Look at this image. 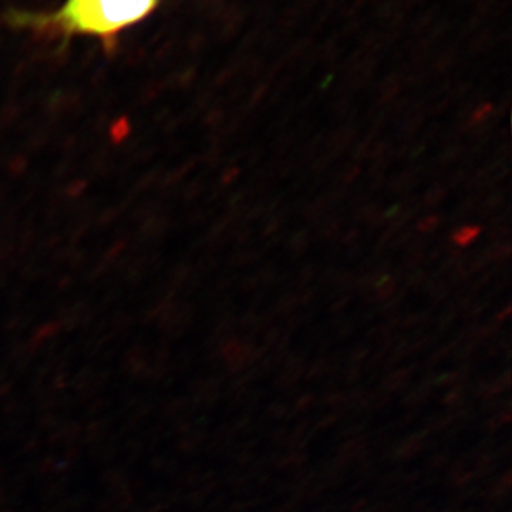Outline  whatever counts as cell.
Returning a JSON list of instances; mask_svg holds the SVG:
<instances>
[{
    "instance_id": "3957f363",
    "label": "cell",
    "mask_w": 512,
    "mask_h": 512,
    "mask_svg": "<svg viewBox=\"0 0 512 512\" xmlns=\"http://www.w3.org/2000/svg\"><path fill=\"white\" fill-rule=\"evenodd\" d=\"M481 229L480 227H474V225H467V227H463L458 229V231L454 232L453 239L454 244L458 245V247H467L471 242L476 241L478 235H480Z\"/></svg>"
},
{
    "instance_id": "9c48e42d",
    "label": "cell",
    "mask_w": 512,
    "mask_h": 512,
    "mask_svg": "<svg viewBox=\"0 0 512 512\" xmlns=\"http://www.w3.org/2000/svg\"><path fill=\"white\" fill-rule=\"evenodd\" d=\"M461 156V147L453 146L448 147L447 150H444L443 156L440 157L441 163L443 164H451L454 161H457Z\"/></svg>"
},
{
    "instance_id": "6da1fadb",
    "label": "cell",
    "mask_w": 512,
    "mask_h": 512,
    "mask_svg": "<svg viewBox=\"0 0 512 512\" xmlns=\"http://www.w3.org/2000/svg\"><path fill=\"white\" fill-rule=\"evenodd\" d=\"M160 0H67L52 15L29 16L26 23L60 32L111 37L147 18Z\"/></svg>"
},
{
    "instance_id": "52a82bcc",
    "label": "cell",
    "mask_w": 512,
    "mask_h": 512,
    "mask_svg": "<svg viewBox=\"0 0 512 512\" xmlns=\"http://www.w3.org/2000/svg\"><path fill=\"white\" fill-rule=\"evenodd\" d=\"M414 181H416V177H414L412 171H410V173L400 174L399 177L394 178L392 190L396 192L407 190V188L412 187Z\"/></svg>"
},
{
    "instance_id": "ba28073f",
    "label": "cell",
    "mask_w": 512,
    "mask_h": 512,
    "mask_svg": "<svg viewBox=\"0 0 512 512\" xmlns=\"http://www.w3.org/2000/svg\"><path fill=\"white\" fill-rule=\"evenodd\" d=\"M439 224V217L430 215V217L423 218V220L417 222V229H419L420 232H424V234H429V232L439 227Z\"/></svg>"
},
{
    "instance_id": "30bf717a",
    "label": "cell",
    "mask_w": 512,
    "mask_h": 512,
    "mask_svg": "<svg viewBox=\"0 0 512 512\" xmlns=\"http://www.w3.org/2000/svg\"><path fill=\"white\" fill-rule=\"evenodd\" d=\"M370 146L369 141H362V143L357 144L355 151H353V156H355L356 160H362V158H365L367 154L370 153Z\"/></svg>"
},
{
    "instance_id": "7a4b0ae2",
    "label": "cell",
    "mask_w": 512,
    "mask_h": 512,
    "mask_svg": "<svg viewBox=\"0 0 512 512\" xmlns=\"http://www.w3.org/2000/svg\"><path fill=\"white\" fill-rule=\"evenodd\" d=\"M355 134L356 133L353 128H340V130L335 131V133L332 134V137H330V147H332V150L336 151V153L346 150V148L352 146Z\"/></svg>"
},
{
    "instance_id": "5bb4252c",
    "label": "cell",
    "mask_w": 512,
    "mask_h": 512,
    "mask_svg": "<svg viewBox=\"0 0 512 512\" xmlns=\"http://www.w3.org/2000/svg\"><path fill=\"white\" fill-rule=\"evenodd\" d=\"M279 228V221L276 218H271L265 224L264 235L265 237H269V235L275 234L276 229Z\"/></svg>"
},
{
    "instance_id": "8fae6325",
    "label": "cell",
    "mask_w": 512,
    "mask_h": 512,
    "mask_svg": "<svg viewBox=\"0 0 512 512\" xmlns=\"http://www.w3.org/2000/svg\"><path fill=\"white\" fill-rule=\"evenodd\" d=\"M421 123H423V119L420 116H410L403 128L407 133H413V131L419 130Z\"/></svg>"
},
{
    "instance_id": "277c9868",
    "label": "cell",
    "mask_w": 512,
    "mask_h": 512,
    "mask_svg": "<svg viewBox=\"0 0 512 512\" xmlns=\"http://www.w3.org/2000/svg\"><path fill=\"white\" fill-rule=\"evenodd\" d=\"M309 245V237L308 232L299 231L296 234L292 235L291 241H289V247H291V251L295 252V254H303L305 249L308 248Z\"/></svg>"
},
{
    "instance_id": "ac0fdd59",
    "label": "cell",
    "mask_w": 512,
    "mask_h": 512,
    "mask_svg": "<svg viewBox=\"0 0 512 512\" xmlns=\"http://www.w3.org/2000/svg\"><path fill=\"white\" fill-rule=\"evenodd\" d=\"M313 274H315V272H313V266H308V268L303 269L301 275L303 281H311Z\"/></svg>"
},
{
    "instance_id": "2e32d148",
    "label": "cell",
    "mask_w": 512,
    "mask_h": 512,
    "mask_svg": "<svg viewBox=\"0 0 512 512\" xmlns=\"http://www.w3.org/2000/svg\"><path fill=\"white\" fill-rule=\"evenodd\" d=\"M424 281H426V275H424V272H414L412 278L409 279V284L420 285L423 284Z\"/></svg>"
},
{
    "instance_id": "e0dca14e",
    "label": "cell",
    "mask_w": 512,
    "mask_h": 512,
    "mask_svg": "<svg viewBox=\"0 0 512 512\" xmlns=\"http://www.w3.org/2000/svg\"><path fill=\"white\" fill-rule=\"evenodd\" d=\"M239 171L237 168H234V170H229L227 174L224 175V181L225 183H232V181L235 180V178L238 177Z\"/></svg>"
},
{
    "instance_id": "7c38bea8",
    "label": "cell",
    "mask_w": 512,
    "mask_h": 512,
    "mask_svg": "<svg viewBox=\"0 0 512 512\" xmlns=\"http://www.w3.org/2000/svg\"><path fill=\"white\" fill-rule=\"evenodd\" d=\"M490 111V104H485V106L481 107L480 110H477L476 113L473 114V123H483V121L487 119L488 114H490Z\"/></svg>"
},
{
    "instance_id": "8992f818",
    "label": "cell",
    "mask_w": 512,
    "mask_h": 512,
    "mask_svg": "<svg viewBox=\"0 0 512 512\" xmlns=\"http://www.w3.org/2000/svg\"><path fill=\"white\" fill-rule=\"evenodd\" d=\"M375 289L377 296H380V298H389V296H392V293L394 292V284L392 279H390L389 276H382V278H377Z\"/></svg>"
},
{
    "instance_id": "4fadbf2b",
    "label": "cell",
    "mask_w": 512,
    "mask_h": 512,
    "mask_svg": "<svg viewBox=\"0 0 512 512\" xmlns=\"http://www.w3.org/2000/svg\"><path fill=\"white\" fill-rule=\"evenodd\" d=\"M501 201H503V198L498 197V195H493V197L488 198V200L484 202V211L490 212L495 210V208L500 207Z\"/></svg>"
},
{
    "instance_id": "5b68a950",
    "label": "cell",
    "mask_w": 512,
    "mask_h": 512,
    "mask_svg": "<svg viewBox=\"0 0 512 512\" xmlns=\"http://www.w3.org/2000/svg\"><path fill=\"white\" fill-rule=\"evenodd\" d=\"M446 195V188L441 187V185H436V187L430 188V190L427 191L424 202H426L427 207H437V205L444 201Z\"/></svg>"
},
{
    "instance_id": "9a60e30c",
    "label": "cell",
    "mask_w": 512,
    "mask_h": 512,
    "mask_svg": "<svg viewBox=\"0 0 512 512\" xmlns=\"http://www.w3.org/2000/svg\"><path fill=\"white\" fill-rule=\"evenodd\" d=\"M340 225L339 222H332V224L326 225L325 235L328 238H335L336 235H339Z\"/></svg>"
}]
</instances>
